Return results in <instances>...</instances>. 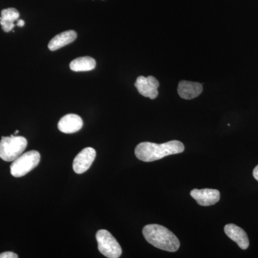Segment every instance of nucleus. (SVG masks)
<instances>
[{"label": "nucleus", "mask_w": 258, "mask_h": 258, "mask_svg": "<svg viewBox=\"0 0 258 258\" xmlns=\"http://www.w3.org/2000/svg\"><path fill=\"white\" fill-rule=\"evenodd\" d=\"M20 13L15 8L3 10L0 18V25L5 32H9L14 28L15 21L18 20Z\"/></svg>", "instance_id": "ddd939ff"}, {"label": "nucleus", "mask_w": 258, "mask_h": 258, "mask_svg": "<svg viewBox=\"0 0 258 258\" xmlns=\"http://www.w3.org/2000/svg\"><path fill=\"white\" fill-rule=\"evenodd\" d=\"M98 250L103 255L108 258H118L122 254V249L116 239L111 232L106 230H100L96 233Z\"/></svg>", "instance_id": "39448f33"}, {"label": "nucleus", "mask_w": 258, "mask_h": 258, "mask_svg": "<svg viewBox=\"0 0 258 258\" xmlns=\"http://www.w3.org/2000/svg\"><path fill=\"white\" fill-rule=\"evenodd\" d=\"M96 157V152L93 148L87 147L83 149L74 159L73 168L76 174L86 172L92 165Z\"/></svg>", "instance_id": "0eeeda50"}, {"label": "nucleus", "mask_w": 258, "mask_h": 258, "mask_svg": "<svg viewBox=\"0 0 258 258\" xmlns=\"http://www.w3.org/2000/svg\"><path fill=\"white\" fill-rule=\"evenodd\" d=\"M225 232L231 240L235 241L242 249H247L249 245L248 237L245 231L234 224L225 225Z\"/></svg>", "instance_id": "9b49d317"}, {"label": "nucleus", "mask_w": 258, "mask_h": 258, "mask_svg": "<svg viewBox=\"0 0 258 258\" xmlns=\"http://www.w3.org/2000/svg\"><path fill=\"white\" fill-rule=\"evenodd\" d=\"M76 38H77V33L74 30H67V31L61 32L58 35H55L49 42V50L51 51L59 50L61 47L72 43Z\"/></svg>", "instance_id": "f8f14e48"}, {"label": "nucleus", "mask_w": 258, "mask_h": 258, "mask_svg": "<svg viewBox=\"0 0 258 258\" xmlns=\"http://www.w3.org/2000/svg\"><path fill=\"white\" fill-rule=\"evenodd\" d=\"M28 146V141L23 137L11 135L2 137L0 141V158L5 161H13L23 154Z\"/></svg>", "instance_id": "7ed1b4c3"}, {"label": "nucleus", "mask_w": 258, "mask_h": 258, "mask_svg": "<svg viewBox=\"0 0 258 258\" xmlns=\"http://www.w3.org/2000/svg\"><path fill=\"white\" fill-rule=\"evenodd\" d=\"M18 133H19V131H16V132H15V135H16V134H18Z\"/></svg>", "instance_id": "a211bd4d"}, {"label": "nucleus", "mask_w": 258, "mask_h": 258, "mask_svg": "<svg viewBox=\"0 0 258 258\" xmlns=\"http://www.w3.org/2000/svg\"><path fill=\"white\" fill-rule=\"evenodd\" d=\"M135 87L142 96L151 99H155L159 95V82L154 76H139L136 81Z\"/></svg>", "instance_id": "423d86ee"}, {"label": "nucleus", "mask_w": 258, "mask_h": 258, "mask_svg": "<svg viewBox=\"0 0 258 258\" xmlns=\"http://www.w3.org/2000/svg\"><path fill=\"white\" fill-rule=\"evenodd\" d=\"M17 25H18V27H23L24 25H25V21L23 20H18Z\"/></svg>", "instance_id": "f3484780"}, {"label": "nucleus", "mask_w": 258, "mask_h": 258, "mask_svg": "<svg viewBox=\"0 0 258 258\" xmlns=\"http://www.w3.org/2000/svg\"><path fill=\"white\" fill-rule=\"evenodd\" d=\"M83 121L79 115L76 114H68L64 115L59 120V130L64 134H74L82 128Z\"/></svg>", "instance_id": "1a4fd4ad"}, {"label": "nucleus", "mask_w": 258, "mask_h": 258, "mask_svg": "<svg viewBox=\"0 0 258 258\" xmlns=\"http://www.w3.org/2000/svg\"><path fill=\"white\" fill-rule=\"evenodd\" d=\"M191 198L195 199L201 206H211L220 201V193L214 189H195L190 192Z\"/></svg>", "instance_id": "6e6552de"}, {"label": "nucleus", "mask_w": 258, "mask_h": 258, "mask_svg": "<svg viewBox=\"0 0 258 258\" xmlns=\"http://www.w3.org/2000/svg\"><path fill=\"white\" fill-rule=\"evenodd\" d=\"M146 240L154 247L167 252H176L179 249V239L171 231L159 225H146L143 229Z\"/></svg>", "instance_id": "f03ea898"}, {"label": "nucleus", "mask_w": 258, "mask_h": 258, "mask_svg": "<svg viewBox=\"0 0 258 258\" xmlns=\"http://www.w3.org/2000/svg\"><path fill=\"white\" fill-rule=\"evenodd\" d=\"M96 66V60L93 57L85 56L73 60L70 64V69L75 72H85L92 71Z\"/></svg>", "instance_id": "4468645a"}, {"label": "nucleus", "mask_w": 258, "mask_h": 258, "mask_svg": "<svg viewBox=\"0 0 258 258\" xmlns=\"http://www.w3.org/2000/svg\"><path fill=\"white\" fill-rule=\"evenodd\" d=\"M253 176L254 179L258 181V165L255 166L253 170Z\"/></svg>", "instance_id": "dca6fc26"}, {"label": "nucleus", "mask_w": 258, "mask_h": 258, "mask_svg": "<svg viewBox=\"0 0 258 258\" xmlns=\"http://www.w3.org/2000/svg\"><path fill=\"white\" fill-rule=\"evenodd\" d=\"M40 161V154L37 151L24 153L13 161L10 166V173L15 177H21L35 169Z\"/></svg>", "instance_id": "20e7f679"}, {"label": "nucleus", "mask_w": 258, "mask_h": 258, "mask_svg": "<svg viewBox=\"0 0 258 258\" xmlns=\"http://www.w3.org/2000/svg\"><path fill=\"white\" fill-rule=\"evenodd\" d=\"M18 255L13 252H5L0 254V258H18Z\"/></svg>", "instance_id": "2eb2a0df"}, {"label": "nucleus", "mask_w": 258, "mask_h": 258, "mask_svg": "<svg viewBox=\"0 0 258 258\" xmlns=\"http://www.w3.org/2000/svg\"><path fill=\"white\" fill-rule=\"evenodd\" d=\"M184 151V144L179 141L173 140L161 144L142 142L136 147L135 154L139 160L152 162L167 156L180 154Z\"/></svg>", "instance_id": "f257e3e1"}, {"label": "nucleus", "mask_w": 258, "mask_h": 258, "mask_svg": "<svg viewBox=\"0 0 258 258\" xmlns=\"http://www.w3.org/2000/svg\"><path fill=\"white\" fill-rule=\"evenodd\" d=\"M203 91V85L201 83L181 81L178 85V93L181 98L185 100L197 98L201 94Z\"/></svg>", "instance_id": "9d476101"}]
</instances>
